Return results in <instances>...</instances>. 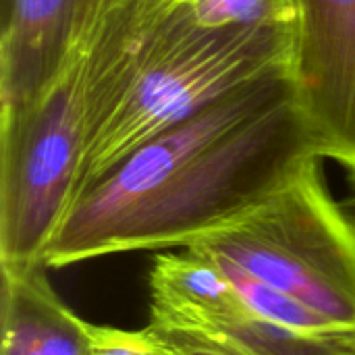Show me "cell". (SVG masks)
Returning a JSON list of instances; mask_svg holds the SVG:
<instances>
[{
    "label": "cell",
    "instance_id": "cell-1",
    "mask_svg": "<svg viewBox=\"0 0 355 355\" xmlns=\"http://www.w3.org/2000/svg\"><path fill=\"white\" fill-rule=\"evenodd\" d=\"M324 160L291 79L233 92L135 148L83 187L46 268L141 250H181Z\"/></svg>",
    "mask_w": 355,
    "mask_h": 355
},
{
    "label": "cell",
    "instance_id": "cell-2",
    "mask_svg": "<svg viewBox=\"0 0 355 355\" xmlns=\"http://www.w3.org/2000/svg\"><path fill=\"white\" fill-rule=\"evenodd\" d=\"M137 0H77L64 52L12 119H0V270L46 268L75 200L85 148L125 50Z\"/></svg>",
    "mask_w": 355,
    "mask_h": 355
},
{
    "label": "cell",
    "instance_id": "cell-3",
    "mask_svg": "<svg viewBox=\"0 0 355 355\" xmlns=\"http://www.w3.org/2000/svg\"><path fill=\"white\" fill-rule=\"evenodd\" d=\"M293 48L295 27H202L166 0H137L77 193L212 102L248 85L291 79Z\"/></svg>",
    "mask_w": 355,
    "mask_h": 355
},
{
    "label": "cell",
    "instance_id": "cell-4",
    "mask_svg": "<svg viewBox=\"0 0 355 355\" xmlns=\"http://www.w3.org/2000/svg\"><path fill=\"white\" fill-rule=\"evenodd\" d=\"M185 250L289 295L341 333H355V233L324 183L322 160Z\"/></svg>",
    "mask_w": 355,
    "mask_h": 355
},
{
    "label": "cell",
    "instance_id": "cell-5",
    "mask_svg": "<svg viewBox=\"0 0 355 355\" xmlns=\"http://www.w3.org/2000/svg\"><path fill=\"white\" fill-rule=\"evenodd\" d=\"M291 85L322 158L355 183V0H297Z\"/></svg>",
    "mask_w": 355,
    "mask_h": 355
},
{
    "label": "cell",
    "instance_id": "cell-6",
    "mask_svg": "<svg viewBox=\"0 0 355 355\" xmlns=\"http://www.w3.org/2000/svg\"><path fill=\"white\" fill-rule=\"evenodd\" d=\"M250 306L231 279L191 250H166L150 272V324L175 339H200L241 316Z\"/></svg>",
    "mask_w": 355,
    "mask_h": 355
},
{
    "label": "cell",
    "instance_id": "cell-7",
    "mask_svg": "<svg viewBox=\"0 0 355 355\" xmlns=\"http://www.w3.org/2000/svg\"><path fill=\"white\" fill-rule=\"evenodd\" d=\"M77 0H2L0 119L17 116L56 69Z\"/></svg>",
    "mask_w": 355,
    "mask_h": 355
},
{
    "label": "cell",
    "instance_id": "cell-8",
    "mask_svg": "<svg viewBox=\"0 0 355 355\" xmlns=\"http://www.w3.org/2000/svg\"><path fill=\"white\" fill-rule=\"evenodd\" d=\"M0 355H92L85 320L56 295L44 268L2 275Z\"/></svg>",
    "mask_w": 355,
    "mask_h": 355
},
{
    "label": "cell",
    "instance_id": "cell-9",
    "mask_svg": "<svg viewBox=\"0 0 355 355\" xmlns=\"http://www.w3.org/2000/svg\"><path fill=\"white\" fill-rule=\"evenodd\" d=\"M202 27H295L297 0H166Z\"/></svg>",
    "mask_w": 355,
    "mask_h": 355
},
{
    "label": "cell",
    "instance_id": "cell-10",
    "mask_svg": "<svg viewBox=\"0 0 355 355\" xmlns=\"http://www.w3.org/2000/svg\"><path fill=\"white\" fill-rule=\"evenodd\" d=\"M92 355H175V347L152 327L125 331L85 320Z\"/></svg>",
    "mask_w": 355,
    "mask_h": 355
},
{
    "label": "cell",
    "instance_id": "cell-11",
    "mask_svg": "<svg viewBox=\"0 0 355 355\" xmlns=\"http://www.w3.org/2000/svg\"><path fill=\"white\" fill-rule=\"evenodd\" d=\"M339 206H341V212L345 214L347 223L352 225V229H354V233H355V183H354V191H352L349 196L341 198V200H339Z\"/></svg>",
    "mask_w": 355,
    "mask_h": 355
},
{
    "label": "cell",
    "instance_id": "cell-12",
    "mask_svg": "<svg viewBox=\"0 0 355 355\" xmlns=\"http://www.w3.org/2000/svg\"><path fill=\"white\" fill-rule=\"evenodd\" d=\"M166 339V337H164ZM168 341V339H166ZM173 347H175V355H220L216 352H210V349H204V347H196V345H183V343H175V341H168Z\"/></svg>",
    "mask_w": 355,
    "mask_h": 355
},
{
    "label": "cell",
    "instance_id": "cell-13",
    "mask_svg": "<svg viewBox=\"0 0 355 355\" xmlns=\"http://www.w3.org/2000/svg\"><path fill=\"white\" fill-rule=\"evenodd\" d=\"M0 2H2V0H0Z\"/></svg>",
    "mask_w": 355,
    "mask_h": 355
}]
</instances>
